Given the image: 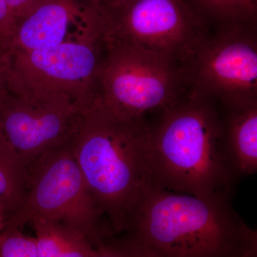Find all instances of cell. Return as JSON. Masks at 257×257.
Returning <instances> with one entry per match:
<instances>
[{"label":"cell","instance_id":"cell-1","mask_svg":"<svg viewBox=\"0 0 257 257\" xmlns=\"http://www.w3.org/2000/svg\"><path fill=\"white\" fill-rule=\"evenodd\" d=\"M71 143L96 206L114 232L126 231L139 202L157 187L150 126L145 119L119 117L96 95L83 108Z\"/></svg>","mask_w":257,"mask_h":257},{"label":"cell","instance_id":"cell-2","mask_svg":"<svg viewBox=\"0 0 257 257\" xmlns=\"http://www.w3.org/2000/svg\"><path fill=\"white\" fill-rule=\"evenodd\" d=\"M231 197L156 187L139 202L126 231L146 257H257L256 231L234 210Z\"/></svg>","mask_w":257,"mask_h":257},{"label":"cell","instance_id":"cell-3","mask_svg":"<svg viewBox=\"0 0 257 257\" xmlns=\"http://www.w3.org/2000/svg\"><path fill=\"white\" fill-rule=\"evenodd\" d=\"M162 112L158 124L150 126L157 187L199 197L231 196L237 179L226 151L224 122L209 98L192 92Z\"/></svg>","mask_w":257,"mask_h":257},{"label":"cell","instance_id":"cell-4","mask_svg":"<svg viewBox=\"0 0 257 257\" xmlns=\"http://www.w3.org/2000/svg\"><path fill=\"white\" fill-rule=\"evenodd\" d=\"M97 96L115 115L145 119L182 99L189 85L186 67L165 56L128 42L104 37Z\"/></svg>","mask_w":257,"mask_h":257},{"label":"cell","instance_id":"cell-5","mask_svg":"<svg viewBox=\"0 0 257 257\" xmlns=\"http://www.w3.org/2000/svg\"><path fill=\"white\" fill-rule=\"evenodd\" d=\"M71 140L45 152L30 166L23 204L7 220L5 229L22 230L34 219H44L80 231L96 244L109 236L103 229L104 214L88 189Z\"/></svg>","mask_w":257,"mask_h":257},{"label":"cell","instance_id":"cell-6","mask_svg":"<svg viewBox=\"0 0 257 257\" xmlns=\"http://www.w3.org/2000/svg\"><path fill=\"white\" fill-rule=\"evenodd\" d=\"M101 12L104 37L165 56L186 68L209 36L202 16L184 0H124Z\"/></svg>","mask_w":257,"mask_h":257},{"label":"cell","instance_id":"cell-7","mask_svg":"<svg viewBox=\"0 0 257 257\" xmlns=\"http://www.w3.org/2000/svg\"><path fill=\"white\" fill-rule=\"evenodd\" d=\"M84 106L65 93L8 84L0 99V127L30 168L45 152L72 139Z\"/></svg>","mask_w":257,"mask_h":257},{"label":"cell","instance_id":"cell-8","mask_svg":"<svg viewBox=\"0 0 257 257\" xmlns=\"http://www.w3.org/2000/svg\"><path fill=\"white\" fill-rule=\"evenodd\" d=\"M192 92L229 108L257 102V42L252 26H224L208 36L187 66Z\"/></svg>","mask_w":257,"mask_h":257},{"label":"cell","instance_id":"cell-9","mask_svg":"<svg viewBox=\"0 0 257 257\" xmlns=\"http://www.w3.org/2000/svg\"><path fill=\"white\" fill-rule=\"evenodd\" d=\"M104 37L9 55L8 84L65 93L84 105L97 95Z\"/></svg>","mask_w":257,"mask_h":257},{"label":"cell","instance_id":"cell-10","mask_svg":"<svg viewBox=\"0 0 257 257\" xmlns=\"http://www.w3.org/2000/svg\"><path fill=\"white\" fill-rule=\"evenodd\" d=\"M101 37L102 16L91 0H41L17 20L10 54Z\"/></svg>","mask_w":257,"mask_h":257},{"label":"cell","instance_id":"cell-11","mask_svg":"<svg viewBox=\"0 0 257 257\" xmlns=\"http://www.w3.org/2000/svg\"><path fill=\"white\" fill-rule=\"evenodd\" d=\"M230 109L231 114L224 123L225 143L237 179L256 172L257 102Z\"/></svg>","mask_w":257,"mask_h":257},{"label":"cell","instance_id":"cell-12","mask_svg":"<svg viewBox=\"0 0 257 257\" xmlns=\"http://www.w3.org/2000/svg\"><path fill=\"white\" fill-rule=\"evenodd\" d=\"M32 225L39 256H92L96 243L80 231L47 219H35Z\"/></svg>","mask_w":257,"mask_h":257},{"label":"cell","instance_id":"cell-13","mask_svg":"<svg viewBox=\"0 0 257 257\" xmlns=\"http://www.w3.org/2000/svg\"><path fill=\"white\" fill-rule=\"evenodd\" d=\"M29 181L30 170L0 127V204L7 220L21 207Z\"/></svg>","mask_w":257,"mask_h":257},{"label":"cell","instance_id":"cell-14","mask_svg":"<svg viewBox=\"0 0 257 257\" xmlns=\"http://www.w3.org/2000/svg\"><path fill=\"white\" fill-rule=\"evenodd\" d=\"M199 8L224 26H252L256 21L257 0H194Z\"/></svg>","mask_w":257,"mask_h":257},{"label":"cell","instance_id":"cell-15","mask_svg":"<svg viewBox=\"0 0 257 257\" xmlns=\"http://www.w3.org/2000/svg\"><path fill=\"white\" fill-rule=\"evenodd\" d=\"M0 257H40L35 238L22 230L4 229L0 232Z\"/></svg>","mask_w":257,"mask_h":257},{"label":"cell","instance_id":"cell-16","mask_svg":"<svg viewBox=\"0 0 257 257\" xmlns=\"http://www.w3.org/2000/svg\"><path fill=\"white\" fill-rule=\"evenodd\" d=\"M92 257H146L138 243L130 236L114 239L106 236L96 244Z\"/></svg>","mask_w":257,"mask_h":257},{"label":"cell","instance_id":"cell-17","mask_svg":"<svg viewBox=\"0 0 257 257\" xmlns=\"http://www.w3.org/2000/svg\"><path fill=\"white\" fill-rule=\"evenodd\" d=\"M15 26L16 19L6 0H0V52L9 55Z\"/></svg>","mask_w":257,"mask_h":257},{"label":"cell","instance_id":"cell-18","mask_svg":"<svg viewBox=\"0 0 257 257\" xmlns=\"http://www.w3.org/2000/svg\"><path fill=\"white\" fill-rule=\"evenodd\" d=\"M41 0H6L12 14L17 20L26 15Z\"/></svg>","mask_w":257,"mask_h":257},{"label":"cell","instance_id":"cell-19","mask_svg":"<svg viewBox=\"0 0 257 257\" xmlns=\"http://www.w3.org/2000/svg\"><path fill=\"white\" fill-rule=\"evenodd\" d=\"M9 71V55L0 52V99L8 92Z\"/></svg>","mask_w":257,"mask_h":257},{"label":"cell","instance_id":"cell-20","mask_svg":"<svg viewBox=\"0 0 257 257\" xmlns=\"http://www.w3.org/2000/svg\"><path fill=\"white\" fill-rule=\"evenodd\" d=\"M99 10H106L114 8L124 2V0H91Z\"/></svg>","mask_w":257,"mask_h":257},{"label":"cell","instance_id":"cell-21","mask_svg":"<svg viewBox=\"0 0 257 257\" xmlns=\"http://www.w3.org/2000/svg\"><path fill=\"white\" fill-rule=\"evenodd\" d=\"M7 215L3 209V206L0 204V232L5 229L6 226Z\"/></svg>","mask_w":257,"mask_h":257}]
</instances>
